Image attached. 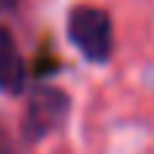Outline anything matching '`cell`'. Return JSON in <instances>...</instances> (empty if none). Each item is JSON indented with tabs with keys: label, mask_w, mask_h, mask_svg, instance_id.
I'll use <instances>...</instances> for the list:
<instances>
[{
	"label": "cell",
	"mask_w": 154,
	"mask_h": 154,
	"mask_svg": "<svg viewBox=\"0 0 154 154\" xmlns=\"http://www.w3.org/2000/svg\"><path fill=\"white\" fill-rule=\"evenodd\" d=\"M68 38L87 62L103 65L114 54V24L103 8L76 5L68 14Z\"/></svg>",
	"instance_id": "cell-1"
},
{
	"label": "cell",
	"mask_w": 154,
	"mask_h": 154,
	"mask_svg": "<svg viewBox=\"0 0 154 154\" xmlns=\"http://www.w3.org/2000/svg\"><path fill=\"white\" fill-rule=\"evenodd\" d=\"M68 95L57 87H38L30 100H27V111H24V122H22V130H24V138L27 141H41L46 138L68 114Z\"/></svg>",
	"instance_id": "cell-2"
},
{
	"label": "cell",
	"mask_w": 154,
	"mask_h": 154,
	"mask_svg": "<svg viewBox=\"0 0 154 154\" xmlns=\"http://www.w3.org/2000/svg\"><path fill=\"white\" fill-rule=\"evenodd\" d=\"M27 84V68L14 35L0 27V92L19 95Z\"/></svg>",
	"instance_id": "cell-3"
},
{
	"label": "cell",
	"mask_w": 154,
	"mask_h": 154,
	"mask_svg": "<svg viewBox=\"0 0 154 154\" xmlns=\"http://www.w3.org/2000/svg\"><path fill=\"white\" fill-rule=\"evenodd\" d=\"M14 5H16V0H0V11H8Z\"/></svg>",
	"instance_id": "cell-4"
}]
</instances>
